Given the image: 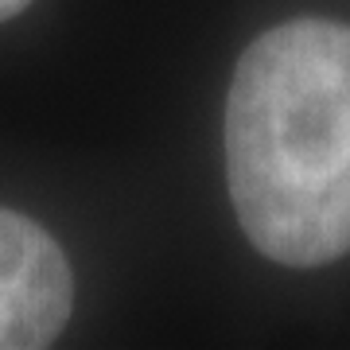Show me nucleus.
<instances>
[{"instance_id":"obj_3","label":"nucleus","mask_w":350,"mask_h":350,"mask_svg":"<svg viewBox=\"0 0 350 350\" xmlns=\"http://www.w3.org/2000/svg\"><path fill=\"white\" fill-rule=\"evenodd\" d=\"M27 4H31V0H0V24H4V20H12V16H20Z\"/></svg>"},{"instance_id":"obj_2","label":"nucleus","mask_w":350,"mask_h":350,"mask_svg":"<svg viewBox=\"0 0 350 350\" xmlns=\"http://www.w3.org/2000/svg\"><path fill=\"white\" fill-rule=\"evenodd\" d=\"M70 312L75 273L59 241L39 222L0 206V350L47 347Z\"/></svg>"},{"instance_id":"obj_1","label":"nucleus","mask_w":350,"mask_h":350,"mask_svg":"<svg viewBox=\"0 0 350 350\" xmlns=\"http://www.w3.org/2000/svg\"><path fill=\"white\" fill-rule=\"evenodd\" d=\"M226 175L245 238L276 265L350 250V27L292 20L245 47L226 98Z\"/></svg>"}]
</instances>
